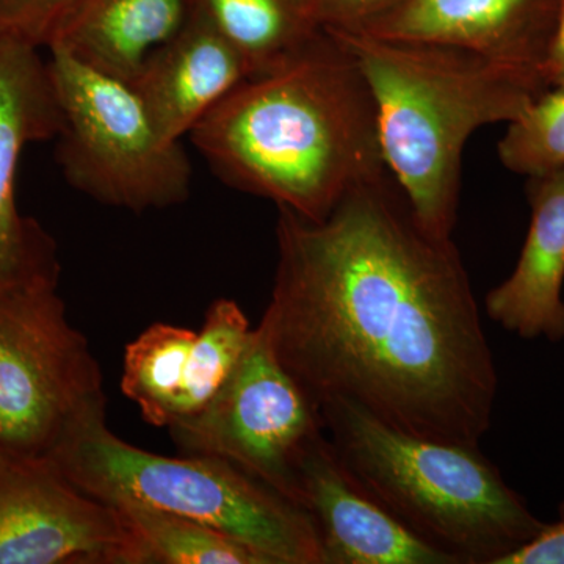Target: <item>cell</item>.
Instances as JSON below:
<instances>
[{"mask_svg": "<svg viewBox=\"0 0 564 564\" xmlns=\"http://www.w3.org/2000/svg\"><path fill=\"white\" fill-rule=\"evenodd\" d=\"M258 328L313 402L347 400L413 436L478 447L499 377L454 239L426 231L388 169L323 220L278 207Z\"/></svg>", "mask_w": 564, "mask_h": 564, "instance_id": "6da1fadb", "label": "cell"}, {"mask_svg": "<svg viewBox=\"0 0 564 564\" xmlns=\"http://www.w3.org/2000/svg\"><path fill=\"white\" fill-rule=\"evenodd\" d=\"M191 137L226 184L307 220L386 170L366 79L326 31L295 61L234 88Z\"/></svg>", "mask_w": 564, "mask_h": 564, "instance_id": "7a4b0ae2", "label": "cell"}, {"mask_svg": "<svg viewBox=\"0 0 564 564\" xmlns=\"http://www.w3.org/2000/svg\"><path fill=\"white\" fill-rule=\"evenodd\" d=\"M326 32L366 79L386 169L423 228L451 239L467 140L486 124L516 120L547 82L458 47Z\"/></svg>", "mask_w": 564, "mask_h": 564, "instance_id": "3957f363", "label": "cell"}, {"mask_svg": "<svg viewBox=\"0 0 564 564\" xmlns=\"http://www.w3.org/2000/svg\"><path fill=\"white\" fill-rule=\"evenodd\" d=\"M318 411L351 477L456 564H500L547 524L480 447L400 432L347 400Z\"/></svg>", "mask_w": 564, "mask_h": 564, "instance_id": "277c9868", "label": "cell"}, {"mask_svg": "<svg viewBox=\"0 0 564 564\" xmlns=\"http://www.w3.org/2000/svg\"><path fill=\"white\" fill-rule=\"evenodd\" d=\"M47 462L113 507L135 505L191 519L243 541L272 564H322L317 529L302 505L217 456L152 454L98 421Z\"/></svg>", "mask_w": 564, "mask_h": 564, "instance_id": "5b68a950", "label": "cell"}, {"mask_svg": "<svg viewBox=\"0 0 564 564\" xmlns=\"http://www.w3.org/2000/svg\"><path fill=\"white\" fill-rule=\"evenodd\" d=\"M57 281L0 284V456L47 462L106 421L102 370Z\"/></svg>", "mask_w": 564, "mask_h": 564, "instance_id": "8992f818", "label": "cell"}, {"mask_svg": "<svg viewBox=\"0 0 564 564\" xmlns=\"http://www.w3.org/2000/svg\"><path fill=\"white\" fill-rule=\"evenodd\" d=\"M50 69L63 115L57 161L76 191L132 212L187 202L192 165L181 141L159 131L132 84L52 47Z\"/></svg>", "mask_w": 564, "mask_h": 564, "instance_id": "52a82bcc", "label": "cell"}, {"mask_svg": "<svg viewBox=\"0 0 564 564\" xmlns=\"http://www.w3.org/2000/svg\"><path fill=\"white\" fill-rule=\"evenodd\" d=\"M169 432L182 454L226 459L296 502L300 462L325 426L256 326L217 395Z\"/></svg>", "mask_w": 564, "mask_h": 564, "instance_id": "ba28073f", "label": "cell"}, {"mask_svg": "<svg viewBox=\"0 0 564 564\" xmlns=\"http://www.w3.org/2000/svg\"><path fill=\"white\" fill-rule=\"evenodd\" d=\"M0 564H144L120 510L50 462L0 456Z\"/></svg>", "mask_w": 564, "mask_h": 564, "instance_id": "9c48e42d", "label": "cell"}, {"mask_svg": "<svg viewBox=\"0 0 564 564\" xmlns=\"http://www.w3.org/2000/svg\"><path fill=\"white\" fill-rule=\"evenodd\" d=\"M62 126L50 62L39 47L0 36V284L61 280L54 239L18 209L17 173L25 148L57 139Z\"/></svg>", "mask_w": 564, "mask_h": 564, "instance_id": "30bf717a", "label": "cell"}, {"mask_svg": "<svg viewBox=\"0 0 564 564\" xmlns=\"http://www.w3.org/2000/svg\"><path fill=\"white\" fill-rule=\"evenodd\" d=\"M295 499L317 529L322 564H456L351 477L326 432L300 462Z\"/></svg>", "mask_w": 564, "mask_h": 564, "instance_id": "8fae6325", "label": "cell"}, {"mask_svg": "<svg viewBox=\"0 0 564 564\" xmlns=\"http://www.w3.org/2000/svg\"><path fill=\"white\" fill-rule=\"evenodd\" d=\"M558 13L547 0H403L358 32L458 47L544 77Z\"/></svg>", "mask_w": 564, "mask_h": 564, "instance_id": "7c38bea8", "label": "cell"}, {"mask_svg": "<svg viewBox=\"0 0 564 564\" xmlns=\"http://www.w3.org/2000/svg\"><path fill=\"white\" fill-rule=\"evenodd\" d=\"M247 79L240 55L195 9L187 25L148 58L132 85L163 137L181 141Z\"/></svg>", "mask_w": 564, "mask_h": 564, "instance_id": "4fadbf2b", "label": "cell"}, {"mask_svg": "<svg viewBox=\"0 0 564 564\" xmlns=\"http://www.w3.org/2000/svg\"><path fill=\"white\" fill-rule=\"evenodd\" d=\"M532 220L513 273L485 299L486 314L522 339H564V170L530 180Z\"/></svg>", "mask_w": 564, "mask_h": 564, "instance_id": "5bb4252c", "label": "cell"}, {"mask_svg": "<svg viewBox=\"0 0 564 564\" xmlns=\"http://www.w3.org/2000/svg\"><path fill=\"white\" fill-rule=\"evenodd\" d=\"M195 9V0H85L52 47L132 84L148 58L187 25Z\"/></svg>", "mask_w": 564, "mask_h": 564, "instance_id": "9a60e30c", "label": "cell"}, {"mask_svg": "<svg viewBox=\"0 0 564 564\" xmlns=\"http://www.w3.org/2000/svg\"><path fill=\"white\" fill-rule=\"evenodd\" d=\"M250 77L288 65L322 39L325 29L304 0H195Z\"/></svg>", "mask_w": 564, "mask_h": 564, "instance_id": "2e32d148", "label": "cell"}, {"mask_svg": "<svg viewBox=\"0 0 564 564\" xmlns=\"http://www.w3.org/2000/svg\"><path fill=\"white\" fill-rule=\"evenodd\" d=\"M196 336L193 329L154 323L126 347L121 391L151 425L170 429L181 421Z\"/></svg>", "mask_w": 564, "mask_h": 564, "instance_id": "e0dca14e", "label": "cell"}, {"mask_svg": "<svg viewBox=\"0 0 564 564\" xmlns=\"http://www.w3.org/2000/svg\"><path fill=\"white\" fill-rule=\"evenodd\" d=\"M144 564H272L254 547L210 527L135 505H118Z\"/></svg>", "mask_w": 564, "mask_h": 564, "instance_id": "ac0fdd59", "label": "cell"}, {"mask_svg": "<svg viewBox=\"0 0 564 564\" xmlns=\"http://www.w3.org/2000/svg\"><path fill=\"white\" fill-rule=\"evenodd\" d=\"M251 332L239 304L228 299L210 304L188 362L180 422L198 414L217 395L242 356Z\"/></svg>", "mask_w": 564, "mask_h": 564, "instance_id": "d6986e66", "label": "cell"}, {"mask_svg": "<svg viewBox=\"0 0 564 564\" xmlns=\"http://www.w3.org/2000/svg\"><path fill=\"white\" fill-rule=\"evenodd\" d=\"M499 158L505 169L529 180L564 170V84L547 88L508 122Z\"/></svg>", "mask_w": 564, "mask_h": 564, "instance_id": "ffe728a7", "label": "cell"}, {"mask_svg": "<svg viewBox=\"0 0 564 564\" xmlns=\"http://www.w3.org/2000/svg\"><path fill=\"white\" fill-rule=\"evenodd\" d=\"M85 0H0V36L50 51Z\"/></svg>", "mask_w": 564, "mask_h": 564, "instance_id": "44dd1931", "label": "cell"}, {"mask_svg": "<svg viewBox=\"0 0 564 564\" xmlns=\"http://www.w3.org/2000/svg\"><path fill=\"white\" fill-rule=\"evenodd\" d=\"M403 0H304L325 31H364Z\"/></svg>", "mask_w": 564, "mask_h": 564, "instance_id": "7402d4cb", "label": "cell"}, {"mask_svg": "<svg viewBox=\"0 0 564 564\" xmlns=\"http://www.w3.org/2000/svg\"><path fill=\"white\" fill-rule=\"evenodd\" d=\"M500 564H564V500L558 519L545 524L530 543L508 555Z\"/></svg>", "mask_w": 564, "mask_h": 564, "instance_id": "603a6c76", "label": "cell"}, {"mask_svg": "<svg viewBox=\"0 0 564 564\" xmlns=\"http://www.w3.org/2000/svg\"><path fill=\"white\" fill-rule=\"evenodd\" d=\"M544 77L551 87L564 84V0L560 7L554 39L545 61Z\"/></svg>", "mask_w": 564, "mask_h": 564, "instance_id": "cb8c5ba5", "label": "cell"}]
</instances>
